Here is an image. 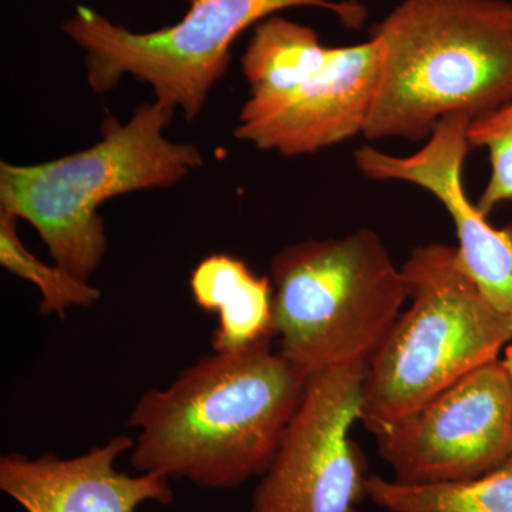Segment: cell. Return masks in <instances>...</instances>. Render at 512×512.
<instances>
[{
	"mask_svg": "<svg viewBox=\"0 0 512 512\" xmlns=\"http://www.w3.org/2000/svg\"><path fill=\"white\" fill-rule=\"evenodd\" d=\"M507 228L512 232V224L508 225ZM504 363L505 366H507V369L510 370L512 376V345L507 349V355H505Z\"/></svg>",
	"mask_w": 512,
	"mask_h": 512,
	"instance_id": "17",
	"label": "cell"
},
{
	"mask_svg": "<svg viewBox=\"0 0 512 512\" xmlns=\"http://www.w3.org/2000/svg\"><path fill=\"white\" fill-rule=\"evenodd\" d=\"M133 447L134 440L119 434L72 458L5 454L0 490L26 512H137L146 503L173 504L170 478L117 470V458Z\"/></svg>",
	"mask_w": 512,
	"mask_h": 512,
	"instance_id": "11",
	"label": "cell"
},
{
	"mask_svg": "<svg viewBox=\"0 0 512 512\" xmlns=\"http://www.w3.org/2000/svg\"><path fill=\"white\" fill-rule=\"evenodd\" d=\"M309 376L272 340L202 357L138 399L127 423L138 430L131 466L204 490L264 476Z\"/></svg>",
	"mask_w": 512,
	"mask_h": 512,
	"instance_id": "1",
	"label": "cell"
},
{
	"mask_svg": "<svg viewBox=\"0 0 512 512\" xmlns=\"http://www.w3.org/2000/svg\"><path fill=\"white\" fill-rule=\"evenodd\" d=\"M471 147L485 148L490 156V180L478 200L485 217L512 200V104L471 121L467 130Z\"/></svg>",
	"mask_w": 512,
	"mask_h": 512,
	"instance_id": "16",
	"label": "cell"
},
{
	"mask_svg": "<svg viewBox=\"0 0 512 512\" xmlns=\"http://www.w3.org/2000/svg\"><path fill=\"white\" fill-rule=\"evenodd\" d=\"M402 272L409 309L367 363L360 420L370 433L416 412L512 342V316L484 298L457 248H416Z\"/></svg>",
	"mask_w": 512,
	"mask_h": 512,
	"instance_id": "4",
	"label": "cell"
},
{
	"mask_svg": "<svg viewBox=\"0 0 512 512\" xmlns=\"http://www.w3.org/2000/svg\"><path fill=\"white\" fill-rule=\"evenodd\" d=\"M336 49L323 46L309 26L275 15L261 20L241 59L251 97L264 99L292 92L322 72Z\"/></svg>",
	"mask_w": 512,
	"mask_h": 512,
	"instance_id": "13",
	"label": "cell"
},
{
	"mask_svg": "<svg viewBox=\"0 0 512 512\" xmlns=\"http://www.w3.org/2000/svg\"><path fill=\"white\" fill-rule=\"evenodd\" d=\"M174 107L138 106L127 123L109 117L101 140L36 165L0 163V211L28 221L55 264L82 281L100 268L107 235L99 208L128 192L167 188L204 163L194 144L163 136Z\"/></svg>",
	"mask_w": 512,
	"mask_h": 512,
	"instance_id": "3",
	"label": "cell"
},
{
	"mask_svg": "<svg viewBox=\"0 0 512 512\" xmlns=\"http://www.w3.org/2000/svg\"><path fill=\"white\" fill-rule=\"evenodd\" d=\"M383 50L365 43L338 47L328 66L292 92L251 97L235 137L286 157L312 154L365 133L382 74Z\"/></svg>",
	"mask_w": 512,
	"mask_h": 512,
	"instance_id": "9",
	"label": "cell"
},
{
	"mask_svg": "<svg viewBox=\"0 0 512 512\" xmlns=\"http://www.w3.org/2000/svg\"><path fill=\"white\" fill-rule=\"evenodd\" d=\"M470 123L464 114H451L436 124L426 146L412 156L363 146L355 151V163L369 180L404 181L433 194L454 222L464 271L497 311L512 316V232L494 228L464 190Z\"/></svg>",
	"mask_w": 512,
	"mask_h": 512,
	"instance_id": "10",
	"label": "cell"
},
{
	"mask_svg": "<svg viewBox=\"0 0 512 512\" xmlns=\"http://www.w3.org/2000/svg\"><path fill=\"white\" fill-rule=\"evenodd\" d=\"M271 274L279 352L309 375L369 362L409 299L402 268L367 228L282 249Z\"/></svg>",
	"mask_w": 512,
	"mask_h": 512,
	"instance_id": "5",
	"label": "cell"
},
{
	"mask_svg": "<svg viewBox=\"0 0 512 512\" xmlns=\"http://www.w3.org/2000/svg\"><path fill=\"white\" fill-rule=\"evenodd\" d=\"M370 36L383 62L369 140L421 141L451 114L474 121L512 104L507 0H403Z\"/></svg>",
	"mask_w": 512,
	"mask_h": 512,
	"instance_id": "2",
	"label": "cell"
},
{
	"mask_svg": "<svg viewBox=\"0 0 512 512\" xmlns=\"http://www.w3.org/2000/svg\"><path fill=\"white\" fill-rule=\"evenodd\" d=\"M192 298L218 315L214 352H234L275 338L274 285L235 256L214 254L192 271Z\"/></svg>",
	"mask_w": 512,
	"mask_h": 512,
	"instance_id": "12",
	"label": "cell"
},
{
	"mask_svg": "<svg viewBox=\"0 0 512 512\" xmlns=\"http://www.w3.org/2000/svg\"><path fill=\"white\" fill-rule=\"evenodd\" d=\"M367 363L309 376L302 402L252 495V512H359L369 476L350 430L362 416Z\"/></svg>",
	"mask_w": 512,
	"mask_h": 512,
	"instance_id": "7",
	"label": "cell"
},
{
	"mask_svg": "<svg viewBox=\"0 0 512 512\" xmlns=\"http://www.w3.org/2000/svg\"><path fill=\"white\" fill-rule=\"evenodd\" d=\"M188 12L174 26L131 32L79 6L62 29L86 53L87 83L111 92L126 74L150 84L156 101L200 116L212 87L227 74L232 43L252 25L289 8H318L360 29L367 10L356 0H185Z\"/></svg>",
	"mask_w": 512,
	"mask_h": 512,
	"instance_id": "6",
	"label": "cell"
},
{
	"mask_svg": "<svg viewBox=\"0 0 512 512\" xmlns=\"http://www.w3.org/2000/svg\"><path fill=\"white\" fill-rule=\"evenodd\" d=\"M18 218L0 211V265L10 274L32 282L42 293L39 312L66 318L67 311L79 306L89 308L101 298V292L89 282L76 278L59 265H47L37 259L20 241Z\"/></svg>",
	"mask_w": 512,
	"mask_h": 512,
	"instance_id": "15",
	"label": "cell"
},
{
	"mask_svg": "<svg viewBox=\"0 0 512 512\" xmlns=\"http://www.w3.org/2000/svg\"><path fill=\"white\" fill-rule=\"evenodd\" d=\"M394 481L421 485L471 480L512 457V376L493 360L373 433Z\"/></svg>",
	"mask_w": 512,
	"mask_h": 512,
	"instance_id": "8",
	"label": "cell"
},
{
	"mask_svg": "<svg viewBox=\"0 0 512 512\" xmlns=\"http://www.w3.org/2000/svg\"><path fill=\"white\" fill-rule=\"evenodd\" d=\"M367 498L387 512H512V457L484 476L451 483L409 485L373 474Z\"/></svg>",
	"mask_w": 512,
	"mask_h": 512,
	"instance_id": "14",
	"label": "cell"
}]
</instances>
